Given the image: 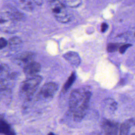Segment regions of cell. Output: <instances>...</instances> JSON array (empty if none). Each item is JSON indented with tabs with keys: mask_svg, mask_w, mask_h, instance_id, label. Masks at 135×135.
<instances>
[{
	"mask_svg": "<svg viewBox=\"0 0 135 135\" xmlns=\"http://www.w3.org/2000/svg\"><path fill=\"white\" fill-rule=\"evenodd\" d=\"M25 15L16 7L7 4L0 8V31L6 33L16 32Z\"/></svg>",
	"mask_w": 135,
	"mask_h": 135,
	"instance_id": "6da1fadb",
	"label": "cell"
},
{
	"mask_svg": "<svg viewBox=\"0 0 135 135\" xmlns=\"http://www.w3.org/2000/svg\"><path fill=\"white\" fill-rule=\"evenodd\" d=\"M42 81V78L38 75L34 77L27 78L24 80L20 86V97L25 101L31 100Z\"/></svg>",
	"mask_w": 135,
	"mask_h": 135,
	"instance_id": "7a4b0ae2",
	"label": "cell"
},
{
	"mask_svg": "<svg viewBox=\"0 0 135 135\" xmlns=\"http://www.w3.org/2000/svg\"><path fill=\"white\" fill-rule=\"evenodd\" d=\"M52 14L55 19L61 23H66L71 19V15L68 12L64 3L59 1H52L50 2Z\"/></svg>",
	"mask_w": 135,
	"mask_h": 135,
	"instance_id": "3957f363",
	"label": "cell"
},
{
	"mask_svg": "<svg viewBox=\"0 0 135 135\" xmlns=\"http://www.w3.org/2000/svg\"><path fill=\"white\" fill-rule=\"evenodd\" d=\"M58 89V85L54 82L46 83L39 91L37 98L41 101H49L53 98Z\"/></svg>",
	"mask_w": 135,
	"mask_h": 135,
	"instance_id": "277c9868",
	"label": "cell"
},
{
	"mask_svg": "<svg viewBox=\"0 0 135 135\" xmlns=\"http://www.w3.org/2000/svg\"><path fill=\"white\" fill-rule=\"evenodd\" d=\"M91 96V92L87 90L83 101L72 112L73 119L75 121L80 122L85 117L89 106Z\"/></svg>",
	"mask_w": 135,
	"mask_h": 135,
	"instance_id": "5b68a950",
	"label": "cell"
},
{
	"mask_svg": "<svg viewBox=\"0 0 135 135\" xmlns=\"http://www.w3.org/2000/svg\"><path fill=\"white\" fill-rule=\"evenodd\" d=\"M86 90L84 89H76L73 90L70 95L69 98V109L72 113L75 109L83 101Z\"/></svg>",
	"mask_w": 135,
	"mask_h": 135,
	"instance_id": "8992f818",
	"label": "cell"
},
{
	"mask_svg": "<svg viewBox=\"0 0 135 135\" xmlns=\"http://www.w3.org/2000/svg\"><path fill=\"white\" fill-rule=\"evenodd\" d=\"M35 56V54L34 52L25 51L16 55L14 57V60L18 65L24 68L28 63L34 61Z\"/></svg>",
	"mask_w": 135,
	"mask_h": 135,
	"instance_id": "52a82bcc",
	"label": "cell"
},
{
	"mask_svg": "<svg viewBox=\"0 0 135 135\" xmlns=\"http://www.w3.org/2000/svg\"><path fill=\"white\" fill-rule=\"evenodd\" d=\"M101 127L104 135H118V123L108 119H103Z\"/></svg>",
	"mask_w": 135,
	"mask_h": 135,
	"instance_id": "ba28073f",
	"label": "cell"
},
{
	"mask_svg": "<svg viewBox=\"0 0 135 135\" xmlns=\"http://www.w3.org/2000/svg\"><path fill=\"white\" fill-rule=\"evenodd\" d=\"M23 68V72L27 78H32L38 75V73L41 70V65L35 61L28 63Z\"/></svg>",
	"mask_w": 135,
	"mask_h": 135,
	"instance_id": "9c48e42d",
	"label": "cell"
},
{
	"mask_svg": "<svg viewBox=\"0 0 135 135\" xmlns=\"http://www.w3.org/2000/svg\"><path fill=\"white\" fill-rule=\"evenodd\" d=\"M15 2L21 8L28 12L32 11L36 6L42 4V1H18Z\"/></svg>",
	"mask_w": 135,
	"mask_h": 135,
	"instance_id": "30bf717a",
	"label": "cell"
},
{
	"mask_svg": "<svg viewBox=\"0 0 135 135\" xmlns=\"http://www.w3.org/2000/svg\"><path fill=\"white\" fill-rule=\"evenodd\" d=\"M64 58L74 66H78L81 62L79 55L75 52L70 51L63 54Z\"/></svg>",
	"mask_w": 135,
	"mask_h": 135,
	"instance_id": "8fae6325",
	"label": "cell"
},
{
	"mask_svg": "<svg viewBox=\"0 0 135 135\" xmlns=\"http://www.w3.org/2000/svg\"><path fill=\"white\" fill-rule=\"evenodd\" d=\"M0 133L5 135H15L11 126L3 118H0Z\"/></svg>",
	"mask_w": 135,
	"mask_h": 135,
	"instance_id": "7c38bea8",
	"label": "cell"
},
{
	"mask_svg": "<svg viewBox=\"0 0 135 135\" xmlns=\"http://www.w3.org/2000/svg\"><path fill=\"white\" fill-rule=\"evenodd\" d=\"M135 124V119H130L123 122L120 127L119 135H128L130 128Z\"/></svg>",
	"mask_w": 135,
	"mask_h": 135,
	"instance_id": "4fadbf2b",
	"label": "cell"
},
{
	"mask_svg": "<svg viewBox=\"0 0 135 135\" xmlns=\"http://www.w3.org/2000/svg\"><path fill=\"white\" fill-rule=\"evenodd\" d=\"M22 41L21 40L16 36L11 37L8 41V45L12 49H17L21 46Z\"/></svg>",
	"mask_w": 135,
	"mask_h": 135,
	"instance_id": "5bb4252c",
	"label": "cell"
},
{
	"mask_svg": "<svg viewBox=\"0 0 135 135\" xmlns=\"http://www.w3.org/2000/svg\"><path fill=\"white\" fill-rule=\"evenodd\" d=\"M75 79H76V74H75V72H73L71 73V74L70 75V76H69V78L68 79V80L66 81V82L65 83L64 85H63V91L64 92H65L69 89V88L72 86V84L75 81Z\"/></svg>",
	"mask_w": 135,
	"mask_h": 135,
	"instance_id": "9a60e30c",
	"label": "cell"
},
{
	"mask_svg": "<svg viewBox=\"0 0 135 135\" xmlns=\"http://www.w3.org/2000/svg\"><path fill=\"white\" fill-rule=\"evenodd\" d=\"M105 103L106 105H107V106L108 105V107L111 111H114L116 110L117 104V102L113 99H108L105 101Z\"/></svg>",
	"mask_w": 135,
	"mask_h": 135,
	"instance_id": "2e32d148",
	"label": "cell"
},
{
	"mask_svg": "<svg viewBox=\"0 0 135 135\" xmlns=\"http://www.w3.org/2000/svg\"><path fill=\"white\" fill-rule=\"evenodd\" d=\"M119 46V43H109L107 45V51L109 52H114L116 51Z\"/></svg>",
	"mask_w": 135,
	"mask_h": 135,
	"instance_id": "e0dca14e",
	"label": "cell"
},
{
	"mask_svg": "<svg viewBox=\"0 0 135 135\" xmlns=\"http://www.w3.org/2000/svg\"><path fill=\"white\" fill-rule=\"evenodd\" d=\"M81 3L80 1H67L64 2V4L66 6H69L72 7H75L78 6Z\"/></svg>",
	"mask_w": 135,
	"mask_h": 135,
	"instance_id": "ac0fdd59",
	"label": "cell"
},
{
	"mask_svg": "<svg viewBox=\"0 0 135 135\" xmlns=\"http://www.w3.org/2000/svg\"><path fill=\"white\" fill-rule=\"evenodd\" d=\"M8 45V41L4 37H0V50L5 48Z\"/></svg>",
	"mask_w": 135,
	"mask_h": 135,
	"instance_id": "d6986e66",
	"label": "cell"
},
{
	"mask_svg": "<svg viewBox=\"0 0 135 135\" xmlns=\"http://www.w3.org/2000/svg\"><path fill=\"white\" fill-rule=\"evenodd\" d=\"M131 46V44H123L119 47V52L121 54H123L126 50Z\"/></svg>",
	"mask_w": 135,
	"mask_h": 135,
	"instance_id": "ffe728a7",
	"label": "cell"
},
{
	"mask_svg": "<svg viewBox=\"0 0 135 135\" xmlns=\"http://www.w3.org/2000/svg\"><path fill=\"white\" fill-rule=\"evenodd\" d=\"M108 26L105 23H103L101 25V31L102 32H104L108 28Z\"/></svg>",
	"mask_w": 135,
	"mask_h": 135,
	"instance_id": "44dd1931",
	"label": "cell"
},
{
	"mask_svg": "<svg viewBox=\"0 0 135 135\" xmlns=\"http://www.w3.org/2000/svg\"><path fill=\"white\" fill-rule=\"evenodd\" d=\"M3 94H4V93H3L2 91H0V99H1V98L2 97V95H3Z\"/></svg>",
	"mask_w": 135,
	"mask_h": 135,
	"instance_id": "7402d4cb",
	"label": "cell"
},
{
	"mask_svg": "<svg viewBox=\"0 0 135 135\" xmlns=\"http://www.w3.org/2000/svg\"><path fill=\"white\" fill-rule=\"evenodd\" d=\"M47 135H55V134L53 132H50Z\"/></svg>",
	"mask_w": 135,
	"mask_h": 135,
	"instance_id": "603a6c76",
	"label": "cell"
},
{
	"mask_svg": "<svg viewBox=\"0 0 135 135\" xmlns=\"http://www.w3.org/2000/svg\"><path fill=\"white\" fill-rule=\"evenodd\" d=\"M131 135H135V133H132Z\"/></svg>",
	"mask_w": 135,
	"mask_h": 135,
	"instance_id": "cb8c5ba5",
	"label": "cell"
}]
</instances>
